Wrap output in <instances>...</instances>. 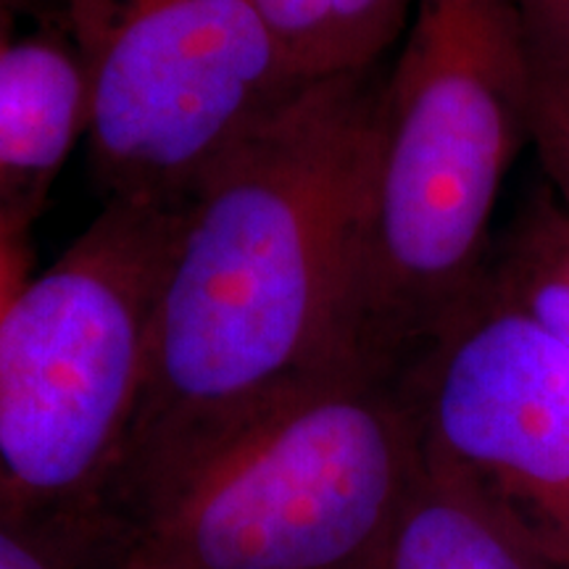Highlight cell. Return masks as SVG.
Here are the masks:
<instances>
[{"label": "cell", "instance_id": "6da1fadb", "mask_svg": "<svg viewBox=\"0 0 569 569\" xmlns=\"http://www.w3.org/2000/svg\"><path fill=\"white\" fill-rule=\"evenodd\" d=\"M386 63L303 88L177 217L109 496L296 388L372 372L365 251ZM386 377V375H382Z\"/></svg>", "mask_w": 569, "mask_h": 569}, {"label": "cell", "instance_id": "7a4b0ae2", "mask_svg": "<svg viewBox=\"0 0 569 569\" xmlns=\"http://www.w3.org/2000/svg\"><path fill=\"white\" fill-rule=\"evenodd\" d=\"M530 148L517 0H417L386 67L365 251V346L398 377L486 282L493 219Z\"/></svg>", "mask_w": 569, "mask_h": 569}, {"label": "cell", "instance_id": "3957f363", "mask_svg": "<svg viewBox=\"0 0 569 569\" xmlns=\"http://www.w3.org/2000/svg\"><path fill=\"white\" fill-rule=\"evenodd\" d=\"M419 451L396 377H322L134 490L132 553L172 569H369Z\"/></svg>", "mask_w": 569, "mask_h": 569}, {"label": "cell", "instance_id": "277c9868", "mask_svg": "<svg viewBox=\"0 0 569 569\" xmlns=\"http://www.w3.org/2000/svg\"><path fill=\"white\" fill-rule=\"evenodd\" d=\"M180 209L111 198L0 319L3 519L77 511L111 493Z\"/></svg>", "mask_w": 569, "mask_h": 569}, {"label": "cell", "instance_id": "5b68a950", "mask_svg": "<svg viewBox=\"0 0 569 569\" xmlns=\"http://www.w3.org/2000/svg\"><path fill=\"white\" fill-rule=\"evenodd\" d=\"M92 172L117 201L180 209L298 84L253 0H69Z\"/></svg>", "mask_w": 569, "mask_h": 569}, {"label": "cell", "instance_id": "8992f818", "mask_svg": "<svg viewBox=\"0 0 569 569\" xmlns=\"http://www.w3.org/2000/svg\"><path fill=\"white\" fill-rule=\"evenodd\" d=\"M398 386L425 451L501 496L569 569V346L486 277Z\"/></svg>", "mask_w": 569, "mask_h": 569}, {"label": "cell", "instance_id": "52a82bcc", "mask_svg": "<svg viewBox=\"0 0 569 569\" xmlns=\"http://www.w3.org/2000/svg\"><path fill=\"white\" fill-rule=\"evenodd\" d=\"M369 569L561 567L501 496L422 448Z\"/></svg>", "mask_w": 569, "mask_h": 569}, {"label": "cell", "instance_id": "ba28073f", "mask_svg": "<svg viewBox=\"0 0 569 569\" xmlns=\"http://www.w3.org/2000/svg\"><path fill=\"white\" fill-rule=\"evenodd\" d=\"M88 132V82L71 42L17 38L0 51V222L24 232Z\"/></svg>", "mask_w": 569, "mask_h": 569}, {"label": "cell", "instance_id": "9c48e42d", "mask_svg": "<svg viewBox=\"0 0 569 569\" xmlns=\"http://www.w3.org/2000/svg\"><path fill=\"white\" fill-rule=\"evenodd\" d=\"M417 0H253L277 59L298 84L382 67Z\"/></svg>", "mask_w": 569, "mask_h": 569}, {"label": "cell", "instance_id": "30bf717a", "mask_svg": "<svg viewBox=\"0 0 569 569\" xmlns=\"http://www.w3.org/2000/svg\"><path fill=\"white\" fill-rule=\"evenodd\" d=\"M525 224L509 253L490 259L488 282L569 346V217L538 206Z\"/></svg>", "mask_w": 569, "mask_h": 569}, {"label": "cell", "instance_id": "8fae6325", "mask_svg": "<svg viewBox=\"0 0 569 569\" xmlns=\"http://www.w3.org/2000/svg\"><path fill=\"white\" fill-rule=\"evenodd\" d=\"M528 51L530 148L549 180L551 196L569 217V56L530 40Z\"/></svg>", "mask_w": 569, "mask_h": 569}, {"label": "cell", "instance_id": "7c38bea8", "mask_svg": "<svg viewBox=\"0 0 569 569\" xmlns=\"http://www.w3.org/2000/svg\"><path fill=\"white\" fill-rule=\"evenodd\" d=\"M517 6L530 42L569 56V0H517Z\"/></svg>", "mask_w": 569, "mask_h": 569}, {"label": "cell", "instance_id": "4fadbf2b", "mask_svg": "<svg viewBox=\"0 0 569 569\" xmlns=\"http://www.w3.org/2000/svg\"><path fill=\"white\" fill-rule=\"evenodd\" d=\"M21 234L24 232L0 222V319L6 317L13 298L27 282V256Z\"/></svg>", "mask_w": 569, "mask_h": 569}, {"label": "cell", "instance_id": "5bb4252c", "mask_svg": "<svg viewBox=\"0 0 569 569\" xmlns=\"http://www.w3.org/2000/svg\"><path fill=\"white\" fill-rule=\"evenodd\" d=\"M0 569H56V565L17 522L0 517Z\"/></svg>", "mask_w": 569, "mask_h": 569}, {"label": "cell", "instance_id": "9a60e30c", "mask_svg": "<svg viewBox=\"0 0 569 569\" xmlns=\"http://www.w3.org/2000/svg\"><path fill=\"white\" fill-rule=\"evenodd\" d=\"M13 27H17V0H0V51L17 40Z\"/></svg>", "mask_w": 569, "mask_h": 569}, {"label": "cell", "instance_id": "2e32d148", "mask_svg": "<svg viewBox=\"0 0 569 569\" xmlns=\"http://www.w3.org/2000/svg\"><path fill=\"white\" fill-rule=\"evenodd\" d=\"M119 569H172V567H163V565H159V561L140 557V553H132V557L127 559Z\"/></svg>", "mask_w": 569, "mask_h": 569}]
</instances>
